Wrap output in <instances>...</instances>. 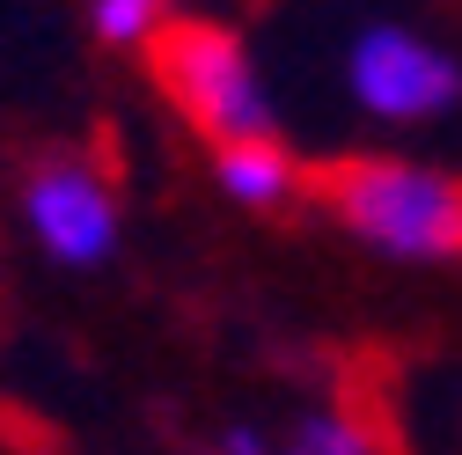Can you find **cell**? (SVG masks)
Instances as JSON below:
<instances>
[{
    "mask_svg": "<svg viewBox=\"0 0 462 455\" xmlns=\"http://www.w3.org/2000/svg\"><path fill=\"white\" fill-rule=\"evenodd\" d=\"M213 177L236 206H286L301 191V162L286 154L279 140H243V147H220L213 154Z\"/></svg>",
    "mask_w": 462,
    "mask_h": 455,
    "instance_id": "cell-5",
    "label": "cell"
},
{
    "mask_svg": "<svg viewBox=\"0 0 462 455\" xmlns=\"http://www.w3.org/2000/svg\"><path fill=\"white\" fill-rule=\"evenodd\" d=\"M162 8H169V0H162Z\"/></svg>",
    "mask_w": 462,
    "mask_h": 455,
    "instance_id": "cell-9",
    "label": "cell"
},
{
    "mask_svg": "<svg viewBox=\"0 0 462 455\" xmlns=\"http://www.w3.org/2000/svg\"><path fill=\"white\" fill-rule=\"evenodd\" d=\"M30 228L60 265H96L118 243V199L88 162H44L30 177Z\"/></svg>",
    "mask_w": 462,
    "mask_h": 455,
    "instance_id": "cell-4",
    "label": "cell"
},
{
    "mask_svg": "<svg viewBox=\"0 0 462 455\" xmlns=\"http://www.w3.org/2000/svg\"><path fill=\"white\" fill-rule=\"evenodd\" d=\"M154 74L169 88V103L220 147H243V140H272V96L250 67V51L213 30V23H177L162 30V51H154Z\"/></svg>",
    "mask_w": 462,
    "mask_h": 455,
    "instance_id": "cell-2",
    "label": "cell"
},
{
    "mask_svg": "<svg viewBox=\"0 0 462 455\" xmlns=\"http://www.w3.org/2000/svg\"><path fill=\"white\" fill-rule=\"evenodd\" d=\"M220 455H279V448H272L257 426H227V433H220Z\"/></svg>",
    "mask_w": 462,
    "mask_h": 455,
    "instance_id": "cell-8",
    "label": "cell"
},
{
    "mask_svg": "<svg viewBox=\"0 0 462 455\" xmlns=\"http://www.w3.org/2000/svg\"><path fill=\"white\" fill-rule=\"evenodd\" d=\"M96 30L110 44H154L162 37V0H96Z\"/></svg>",
    "mask_w": 462,
    "mask_h": 455,
    "instance_id": "cell-7",
    "label": "cell"
},
{
    "mask_svg": "<svg viewBox=\"0 0 462 455\" xmlns=\"http://www.w3.org/2000/svg\"><path fill=\"white\" fill-rule=\"evenodd\" d=\"M345 88L382 125H426L462 103V60L403 23H374L345 51Z\"/></svg>",
    "mask_w": 462,
    "mask_h": 455,
    "instance_id": "cell-3",
    "label": "cell"
},
{
    "mask_svg": "<svg viewBox=\"0 0 462 455\" xmlns=\"http://www.w3.org/2000/svg\"><path fill=\"white\" fill-rule=\"evenodd\" d=\"M316 191L337 213L345 236H360L382 257H403V265L462 257V177L455 169L403 162V154H367V162L330 169Z\"/></svg>",
    "mask_w": 462,
    "mask_h": 455,
    "instance_id": "cell-1",
    "label": "cell"
},
{
    "mask_svg": "<svg viewBox=\"0 0 462 455\" xmlns=\"http://www.w3.org/2000/svg\"><path fill=\"white\" fill-rule=\"evenodd\" d=\"M279 455H382V433L360 419V412H309L294 433H286Z\"/></svg>",
    "mask_w": 462,
    "mask_h": 455,
    "instance_id": "cell-6",
    "label": "cell"
}]
</instances>
